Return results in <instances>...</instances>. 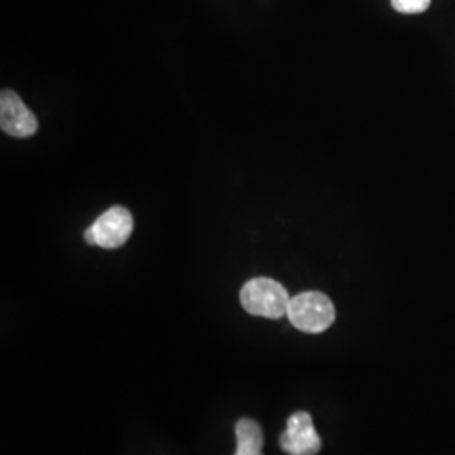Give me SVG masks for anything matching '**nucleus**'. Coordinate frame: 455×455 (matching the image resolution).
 I'll list each match as a JSON object with an SVG mask.
<instances>
[{
	"instance_id": "f257e3e1",
	"label": "nucleus",
	"mask_w": 455,
	"mask_h": 455,
	"mask_svg": "<svg viewBox=\"0 0 455 455\" xmlns=\"http://www.w3.org/2000/svg\"><path fill=\"white\" fill-rule=\"evenodd\" d=\"M240 300L248 314L267 319H280L287 315L291 304L285 287L267 276L248 280L240 292Z\"/></svg>"
},
{
	"instance_id": "f03ea898",
	"label": "nucleus",
	"mask_w": 455,
	"mask_h": 455,
	"mask_svg": "<svg viewBox=\"0 0 455 455\" xmlns=\"http://www.w3.org/2000/svg\"><path fill=\"white\" fill-rule=\"evenodd\" d=\"M287 317L302 332L319 334L336 319L332 300L323 292H302L291 299Z\"/></svg>"
},
{
	"instance_id": "7ed1b4c3",
	"label": "nucleus",
	"mask_w": 455,
	"mask_h": 455,
	"mask_svg": "<svg viewBox=\"0 0 455 455\" xmlns=\"http://www.w3.org/2000/svg\"><path fill=\"white\" fill-rule=\"evenodd\" d=\"M280 447L289 455H315L323 442L314 428L307 411H295L287 420V428L280 435Z\"/></svg>"
},
{
	"instance_id": "20e7f679",
	"label": "nucleus",
	"mask_w": 455,
	"mask_h": 455,
	"mask_svg": "<svg viewBox=\"0 0 455 455\" xmlns=\"http://www.w3.org/2000/svg\"><path fill=\"white\" fill-rule=\"evenodd\" d=\"M95 244L107 248V250H115L120 248L122 244L127 243L131 238L132 229H133V220L131 212H127L122 206L110 208L108 212H103L97 221L92 225Z\"/></svg>"
},
{
	"instance_id": "39448f33",
	"label": "nucleus",
	"mask_w": 455,
	"mask_h": 455,
	"mask_svg": "<svg viewBox=\"0 0 455 455\" xmlns=\"http://www.w3.org/2000/svg\"><path fill=\"white\" fill-rule=\"evenodd\" d=\"M2 131L17 139L31 137L37 131V120L14 92L4 90L0 97Z\"/></svg>"
},
{
	"instance_id": "423d86ee",
	"label": "nucleus",
	"mask_w": 455,
	"mask_h": 455,
	"mask_svg": "<svg viewBox=\"0 0 455 455\" xmlns=\"http://www.w3.org/2000/svg\"><path fill=\"white\" fill-rule=\"evenodd\" d=\"M236 452L235 455H263V432L260 425L251 419H240L235 425Z\"/></svg>"
},
{
	"instance_id": "0eeeda50",
	"label": "nucleus",
	"mask_w": 455,
	"mask_h": 455,
	"mask_svg": "<svg viewBox=\"0 0 455 455\" xmlns=\"http://www.w3.org/2000/svg\"><path fill=\"white\" fill-rule=\"evenodd\" d=\"M432 0H391V5L400 14H422L430 7Z\"/></svg>"
}]
</instances>
